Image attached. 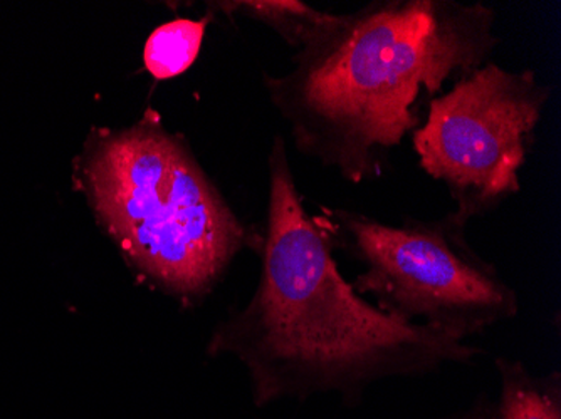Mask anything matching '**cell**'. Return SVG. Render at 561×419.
I'll return each mask as SVG.
<instances>
[{
  "mask_svg": "<svg viewBox=\"0 0 561 419\" xmlns=\"http://www.w3.org/2000/svg\"><path fill=\"white\" fill-rule=\"evenodd\" d=\"M453 419H494V405L486 396L476 399L469 408L459 415L454 416Z\"/></svg>",
  "mask_w": 561,
  "mask_h": 419,
  "instance_id": "obj_9",
  "label": "cell"
},
{
  "mask_svg": "<svg viewBox=\"0 0 561 419\" xmlns=\"http://www.w3.org/2000/svg\"><path fill=\"white\" fill-rule=\"evenodd\" d=\"M214 14L249 19L279 34L296 50L335 30L343 14L318 11L299 0H217L207 2Z\"/></svg>",
  "mask_w": 561,
  "mask_h": 419,
  "instance_id": "obj_6",
  "label": "cell"
},
{
  "mask_svg": "<svg viewBox=\"0 0 561 419\" xmlns=\"http://www.w3.org/2000/svg\"><path fill=\"white\" fill-rule=\"evenodd\" d=\"M263 269L251 301L214 327L207 354L239 359L257 406L336 395L360 401L371 384L471 364L481 349L390 316L340 272L320 216L302 203L286 141L271 144Z\"/></svg>",
  "mask_w": 561,
  "mask_h": 419,
  "instance_id": "obj_1",
  "label": "cell"
},
{
  "mask_svg": "<svg viewBox=\"0 0 561 419\" xmlns=\"http://www.w3.org/2000/svg\"><path fill=\"white\" fill-rule=\"evenodd\" d=\"M500 393L494 419H561V374L537 376L523 362L496 359Z\"/></svg>",
  "mask_w": 561,
  "mask_h": 419,
  "instance_id": "obj_7",
  "label": "cell"
},
{
  "mask_svg": "<svg viewBox=\"0 0 561 419\" xmlns=\"http://www.w3.org/2000/svg\"><path fill=\"white\" fill-rule=\"evenodd\" d=\"M72 183L131 269L185 305L204 301L244 248L260 247V233L156 109L126 128L91 129Z\"/></svg>",
  "mask_w": 561,
  "mask_h": 419,
  "instance_id": "obj_3",
  "label": "cell"
},
{
  "mask_svg": "<svg viewBox=\"0 0 561 419\" xmlns=\"http://www.w3.org/2000/svg\"><path fill=\"white\" fill-rule=\"evenodd\" d=\"M216 18L207 9L204 18H179L151 31L144 47L145 71L157 81H169L187 72L197 61L207 27Z\"/></svg>",
  "mask_w": 561,
  "mask_h": 419,
  "instance_id": "obj_8",
  "label": "cell"
},
{
  "mask_svg": "<svg viewBox=\"0 0 561 419\" xmlns=\"http://www.w3.org/2000/svg\"><path fill=\"white\" fill-rule=\"evenodd\" d=\"M494 25L482 2L375 0L296 50L286 74H264V88L299 153L362 185L422 125L424 101L490 61Z\"/></svg>",
  "mask_w": 561,
  "mask_h": 419,
  "instance_id": "obj_2",
  "label": "cell"
},
{
  "mask_svg": "<svg viewBox=\"0 0 561 419\" xmlns=\"http://www.w3.org/2000/svg\"><path fill=\"white\" fill-rule=\"evenodd\" d=\"M531 69L488 61L427 104L412 137L419 165L444 183L465 222L494 212L522 191V170L550 103Z\"/></svg>",
  "mask_w": 561,
  "mask_h": 419,
  "instance_id": "obj_5",
  "label": "cell"
},
{
  "mask_svg": "<svg viewBox=\"0 0 561 419\" xmlns=\"http://www.w3.org/2000/svg\"><path fill=\"white\" fill-rule=\"evenodd\" d=\"M333 248L362 266L355 291L405 323L468 340L518 316L519 301L494 264L469 244L468 222L440 219L386 223L345 208H321Z\"/></svg>",
  "mask_w": 561,
  "mask_h": 419,
  "instance_id": "obj_4",
  "label": "cell"
}]
</instances>
